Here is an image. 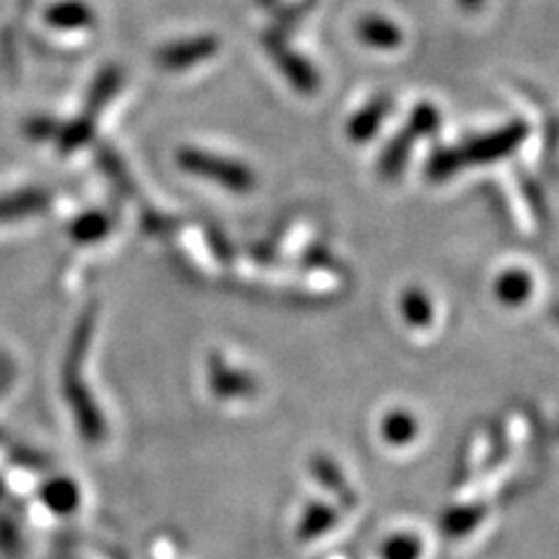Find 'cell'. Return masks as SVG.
I'll list each match as a JSON object with an SVG mask.
<instances>
[{
	"mask_svg": "<svg viewBox=\"0 0 559 559\" xmlns=\"http://www.w3.org/2000/svg\"><path fill=\"white\" fill-rule=\"evenodd\" d=\"M524 138H527V124L524 121H511L509 127L497 129L492 133L468 138L466 143L457 147H439L427 162V178L441 182L452 178L462 168L499 162L503 156L513 154L522 145Z\"/></svg>",
	"mask_w": 559,
	"mask_h": 559,
	"instance_id": "6da1fadb",
	"label": "cell"
},
{
	"mask_svg": "<svg viewBox=\"0 0 559 559\" xmlns=\"http://www.w3.org/2000/svg\"><path fill=\"white\" fill-rule=\"evenodd\" d=\"M94 320L92 314H84V320L78 326V334L73 341V349H70L68 361H66V376H63V390L66 396L73 406V413L78 417L80 431L86 441H100L105 436V419L98 413L94 399L86 390V384L82 380V361H84V349L90 345V334H92Z\"/></svg>",
	"mask_w": 559,
	"mask_h": 559,
	"instance_id": "7a4b0ae2",
	"label": "cell"
},
{
	"mask_svg": "<svg viewBox=\"0 0 559 559\" xmlns=\"http://www.w3.org/2000/svg\"><path fill=\"white\" fill-rule=\"evenodd\" d=\"M175 162L185 170L197 175V178H205L210 182H217L224 189L236 191V194H248L257 185V175L250 166L240 162L226 159V156L203 152L199 147H182L175 154Z\"/></svg>",
	"mask_w": 559,
	"mask_h": 559,
	"instance_id": "3957f363",
	"label": "cell"
},
{
	"mask_svg": "<svg viewBox=\"0 0 559 559\" xmlns=\"http://www.w3.org/2000/svg\"><path fill=\"white\" fill-rule=\"evenodd\" d=\"M261 45H264V49L269 51V57L273 59V63L280 70H283L285 80L294 86L296 92L310 96V94L320 90V73L301 55V51H296V49L289 47L287 33L271 26L264 35H261Z\"/></svg>",
	"mask_w": 559,
	"mask_h": 559,
	"instance_id": "277c9868",
	"label": "cell"
},
{
	"mask_svg": "<svg viewBox=\"0 0 559 559\" xmlns=\"http://www.w3.org/2000/svg\"><path fill=\"white\" fill-rule=\"evenodd\" d=\"M219 38L213 33L205 35H194V38H185V40H175L166 43L156 51V63L166 70H187L194 68L207 59H213L219 51Z\"/></svg>",
	"mask_w": 559,
	"mask_h": 559,
	"instance_id": "5b68a950",
	"label": "cell"
},
{
	"mask_svg": "<svg viewBox=\"0 0 559 559\" xmlns=\"http://www.w3.org/2000/svg\"><path fill=\"white\" fill-rule=\"evenodd\" d=\"M355 31L359 43L380 51H394L406 40L404 28L384 14H361Z\"/></svg>",
	"mask_w": 559,
	"mask_h": 559,
	"instance_id": "8992f818",
	"label": "cell"
},
{
	"mask_svg": "<svg viewBox=\"0 0 559 559\" xmlns=\"http://www.w3.org/2000/svg\"><path fill=\"white\" fill-rule=\"evenodd\" d=\"M210 388L219 399H242L254 394L257 382L248 373L231 369L224 359L210 357Z\"/></svg>",
	"mask_w": 559,
	"mask_h": 559,
	"instance_id": "52a82bcc",
	"label": "cell"
},
{
	"mask_svg": "<svg viewBox=\"0 0 559 559\" xmlns=\"http://www.w3.org/2000/svg\"><path fill=\"white\" fill-rule=\"evenodd\" d=\"M310 474L314 476V480H320V485L324 489H329L331 495H336V499L341 501L343 509H355L357 506V495L349 489L347 478L343 471L338 468V464L334 460L324 457V454H318V457L310 460Z\"/></svg>",
	"mask_w": 559,
	"mask_h": 559,
	"instance_id": "ba28073f",
	"label": "cell"
},
{
	"mask_svg": "<svg viewBox=\"0 0 559 559\" xmlns=\"http://www.w3.org/2000/svg\"><path fill=\"white\" fill-rule=\"evenodd\" d=\"M390 112V98L378 96L371 103H366L359 112L349 117L345 133L353 143H369V140L378 133L380 124Z\"/></svg>",
	"mask_w": 559,
	"mask_h": 559,
	"instance_id": "9c48e42d",
	"label": "cell"
},
{
	"mask_svg": "<svg viewBox=\"0 0 559 559\" xmlns=\"http://www.w3.org/2000/svg\"><path fill=\"white\" fill-rule=\"evenodd\" d=\"M534 292V277L524 269H506L495 280V296L506 308H520L527 304Z\"/></svg>",
	"mask_w": 559,
	"mask_h": 559,
	"instance_id": "30bf717a",
	"label": "cell"
},
{
	"mask_svg": "<svg viewBox=\"0 0 559 559\" xmlns=\"http://www.w3.org/2000/svg\"><path fill=\"white\" fill-rule=\"evenodd\" d=\"M336 522H338L336 506H329L324 501H310L301 513L299 524H296V538H299L301 544H310V540L320 538L326 532L334 530Z\"/></svg>",
	"mask_w": 559,
	"mask_h": 559,
	"instance_id": "8fae6325",
	"label": "cell"
},
{
	"mask_svg": "<svg viewBox=\"0 0 559 559\" xmlns=\"http://www.w3.org/2000/svg\"><path fill=\"white\" fill-rule=\"evenodd\" d=\"M40 499L51 513L57 515H70L80 509V487L75 480L66 476L51 478L40 487Z\"/></svg>",
	"mask_w": 559,
	"mask_h": 559,
	"instance_id": "7c38bea8",
	"label": "cell"
},
{
	"mask_svg": "<svg viewBox=\"0 0 559 559\" xmlns=\"http://www.w3.org/2000/svg\"><path fill=\"white\" fill-rule=\"evenodd\" d=\"M419 138H425V133L408 121L404 131H401L392 140L388 150H384L382 156H380V173L384 175V178H396V175L406 168V162L411 156V147L415 145V140H419Z\"/></svg>",
	"mask_w": 559,
	"mask_h": 559,
	"instance_id": "4fadbf2b",
	"label": "cell"
},
{
	"mask_svg": "<svg viewBox=\"0 0 559 559\" xmlns=\"http://www.w3.org/2000/svg\"><path fill=\"white\" fill-rule=\"evenodd\" d=\"M485 515H487V506L483 501L452 506V509H448L441 518V530L450 538H464L478 527Z\"/></svg>",
	"mask_w": 559,
	"mask_h": 559,
	"instance_id": "5bb4252c",
	"label": "cell"
},
{
	"mask_svg": "<svg viewBox=\"0 0 559 559\" xmlns=\"http://www.w3.org/2000/svg\"><path fill=\"white\" fill-rule=\"evenodd\" d=\"M94 10L84 3V0H61V3L51 5L45 12V20L49 26L66 28V31H80L90 28L94 24Z\"/></svg>",
	"mask_w": 559,
	"mask_h": 559,
	"instance_id": "9a60e30c",
	"label": "cell"
},
{
	"mask_svg": "<svg viewBox=\"0 0 559 559\" xmlns=\"http://www.w3.org/2000/svg\"><path fill=\"white\" fill-rule=\"evenodd\" d=\"M121 82H124V73L117 66H108L103 68L98 78L94 80L92 84V92H90V98H86V110L84 115L96 119V115L108 105L115 94L121 90Z\"/></svg>",
	"mask_w": 559,
	"mask_h": 559,
	"instance_id": "2e32d148",
	"label": "cell"
},
{
	"mask_svg": "<svg viewBox=\"0 0 559 559\" xmlns=\"http://www.w3.org/2000/svg\"><path fill=\"white\" fill-rule=\"evenodd\" d=\"M419 433V425L413 413L406 411H392L382 417L380 423V436L384 443H390L394 448H404L413 443Z\"/></svg>",
	"mask_w": 559,
	"mask_h": 559,
	"instance_id": "e0dca14e",
	"label": "cell"
},
{
	"mask_svg": "<svg viewBox=\"0 0 559 559\" xmlns=\"http://www.w3.org/2000/svg\"><path fill=\"white\" fill-rule=\"evenodd\" d=\"M401 318L413 329H427L433 322V306L429 296L419 287H408L401 294Z\"/></svg>",
	"mask_w": 559,
	"mask_h": 559,
	"instance_id": "ac0fdd59",
	"label": "cell"
},
{
	"mask_svg": "<svg viewBox=\"0 0 559 559\" xmlns=\"http://www.w3.org/2000/svg\"><path fill=\"white\" fill-rule=\"evenodd\" d=\"M47 194L40 189L20 191V194H10L0 199V219H14L38 213L47 207Z\"/></svg>",
	"mask_w": 559,
	"mask_h": 559,
	"instance_id": "d6986e66",
	"label": "cell"
},
{
	"mask_svg": "<svg viewBox=\"0 0 559 559\" xmlns=\"http://www.w3.org/2000/svg\"><path fill=\"white\" fill-rule=\"evenodd\" d=\"M423 555H425L423 538L411 532L392 534L390 538H384V544L380 548L382 559H423Z\"/></svg>",
	"mask_w": 559,
	"mask_h": 559,
	"instance_id": "ffe728a7",
	"label": "cell"
},
{
	"mask_svg": "<svg viewBox=\"0 0 559 559\" xmlns=\"http://www.w3.org/2000/svg\"><path fill=\"white\" fill-rule=\"evenodd\" d=\"M314 8H318V0H289V3H277L273 14V26L283 33H289L292 28L299 26Z\"/></svg>",
	"mask_w": 559,
	"mask_h": 559,
	"instance_id": "44dd1931",
	"label": "cell"
},
{
	"mask_svg": "<svg viewBox=\"0 0 559 559\" xmlns=\"http://www.w3.org/2000/svg\"><path fill=\"white\" fill-rule=\"evenodd\" d=\"M108 234H110V219L103 213H86L78 222H73V229H70V236L82 245L98 242Z\"/></svg>",
	"mask_w": 559,
	"mask_h": 559,
	"instance_id": "7402d4cb",
	"label": "cell"
},
{
	"mask_svg": "<svg viewBox=\"0 0 559 559\" xmlns=\"http://www.w3.org/2000/svg\"><path fill=\"white\" fill-rule=\"evenodd\" d=\"M0 548L10 555L20 548V532L10 520H0Z\"/></svg>",
	"mask_w": 559,
	"mask_h": 559,
	"instance_id": "603a6c76",
	"label": "cell"
},
{
	"mask_svg": "<svg viewBox=\"0 0 559 559\" xmlns=\"http://www.w3.org/2000/svg\"><path fill=\"white\" fill-rule=\"evenodd\" d=\"M457 5H460L464 12H478V10L485 5V0H457Z\"/></svg>",
	"mask_w": 559,
	"mask_h": 559,
	"instance_id": "cb8c5ba5",
	"label": "cell"
},
{
	"mask_svg": "<svg viewBox=\"0 0 559 559\" xmlns=\"http://www.w3.org/2000/svg\"><path fill=\"white\" fill-rule=\"evenodd\" d=\"M254 3H257L259 8H275L277 3H283V0H254Z\"/></svg>",
	"mask_w": 559,
	"mask_h": 559,
	"instance_id": "d4e9b609",
	"label": "cell"
}]
</instances>
